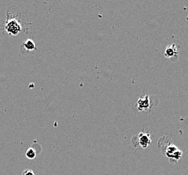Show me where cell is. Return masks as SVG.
<instances>
[{
	"mask_svg": "<svg viewBox=\"0 0 188 175\" xmlns=\"http://www.w3.org/2000/svg\"><path fill=\"white\" fill-rule=\"evenodd\" d=\"M138 141L139 145L142 148H146L151 143V138H150V133L148 132H140L138 135Z\"/></svg>",
	"mask_w": 188,
	"mask_h": 175,
	"instance_id": "cell-4",
	"label": "cell"
},
{
	"mask_svg": "<svg viewBox=\"0 0 188 175\" xmlns=\"http://www.w3.org/2000/svg\"><path fill=\"white\" fill-rule=\"evenodd\" d=\"M177 54V49L176 45L175 44H172L168 45L166 47L165 51V56L167 58H171L175 55Z\"/></svg>",
	"mask_w": 188,
	"mask_h": 175,
	"instance_id": "cell-5",
	"label": "cell"
},
{
	"mask_svg": "<svg viewBox=\"0 0 188 175\" xmlns=\"http://www.w3.org/2000/svg\"><path fill=\"white\" fill-rule=\"evenodd\" d=\"M5 29L8 34L17 35L22 30V26L16 18H8L5 24Z\"/></svg>",
	"mask_w": 188,
	"mask_h": 175,
	"instance_id": "cell-1",
	"label": "cell"
},
{
	"mask_svg": "<svg viewBox=\"0 0 188 175\" xmlns=\"http://www.w3.org/2000/svg\"><path fill=\"white\" fill-rule=\"evenodd\" d=\"M165 154L169 158L175 160V161H177L179 159H180L181 156H182V151L179 150L176 147V145H170L168 146L166 150Z\"/></svg>",
	"mask_w": 188,
	"mask_h": 175,
	"instance_id": "cell-3",
	"label": "cell"
},
{
	"mask_svg": "<svg viewBox=\"0 0 188 175\" xmlns=\"http://www.w3.org/2000/svg\"><path fill=\"white\" fill-rule=\"evenodd\" d=\"M22 175H35L34 172L30 169H26L22 172Z\"/></svg>",
	"mask_w": 188,
	"mask_h": 175,
	"instance_id": "cell-8",
	"label": "cell"
},
{
	"mask_svg": "<svg viewBox=\"0 0 188 175\" xmlns=\"http://www.w3.org/2000/svg\"><path fill=\"white\" fill-rule=\"evenodd\" d=\"M151 108L149 96L147 94H143L140 96L137 102V108L140 111H148Z\"/></svg>",
	"mask_w": 188,
	"mask_h": 175,
	"instance_id": "cell-2",
	"label": "cell"
},
{
	"mask_svg": "<svg viewBox=\"0 0 188 175\" xmlns=\"http://www.w3.org/2000/svg\"><path fill=\"white\" fill-rule=\"evenodd\" d=\"M36 155H37V152L36 151V150H35L34 148H33L32 147L29 148L27 150H26V157L28 159H30V160L34 159V158H36Z\"/></svg>",
	"mask_w": 188,
	"mask_h": 175,
	"instance_id": "cell-7",
	"label": "cell"
},
{
	"mask_svg": "<svg viewBox=\"0 0 188 175\" xmlns=\"http://www.w3.org/2000/svg\"><path fill=\"white\" fill-rule=\"evenodd\" d=\"M22 47L27 51H32L34 50L35 48H36V45H35L34 42L31 40V39H27V40L24 41L22 43Z\"/></svg>",
	"mask_w": 188,
	"mask_h": 175,
	"instance_id": "cell-6",
	"label": "cell"
}]
</instances>
